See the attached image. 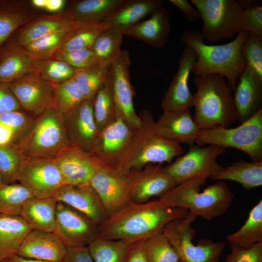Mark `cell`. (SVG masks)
Listing matches in <instances>:
<instances>
[{
    "mask_svg": "<svg viewBox=\"0 0 262 262\" xmlns=\"http://www.w3.org/2000/svg\"><path fill=\"white\" fill-rule=\"evenodd\" d=\"M188 212L184 208L163 206L157 200L131 201L99 225L98 237L142 241L162 232L168 223L185 217Z\"/></svg>",
    "mask_w": 262,
    "mask_h": 262,
    "instance_id": "6da1fadb",
    "label": "cell"
},
{
    "mask_svg": "<svg viewBox=\"0 0 262 262\" xmlns=\"http://www.w3.org/2000/svg\"><path fill=\"white\" fill-rule=\"evenodd\" d=\"M248 32L240 31L230 42L222 45H207L200 32L194 29L184 32L180 41L196 54L192 70L196 77L218 74L224 77L233 91L239 75L246 66L241 47Z\"/></svg>",
    "mask_w": 262,
    "mask_h": 262,
    "instance_id": "7a4b0ae2",
    "label": "cell"
},
{
    "mask_svg": "<svg viewBox=\"0 0 262 262\" xmlns=\"http://www.w3.org/2000/svg\"><path fill=\"white\" fill-rule=\"evenodd\" d=\"M204 176L191 178L177 185L157 200L163 206L181 208L208 220L225 213L230 207L234 194L225 182L220 180L200 192L207 180Z\"/></svg>",
    "mask_w": 262,
    "mask_h": 262,
    "instance_id": "3957f363",
    "label": "cell"
},
{
    "mask_svg": "<svg viewBox=\"0 0 262 262\" xmlns=\"http://www.w3.org/2000/svg\"><path fill=\"white\" fill-rule=\"evenodd\" d=\"M139 116L140 127L135 131L115 168L125 175H128L131 170H140L149 164H170L174 158L183 154L180 144L157 133L155 121L150 111L142 110Z\"/></svg>",
    "mask_w": 262,
    "mask_h": 262,
    "instance_id": "277c9868",
    "label": "cell"
},
{
    "mask_svg": "<svg viewBox=\"0 0 262 262\" xmlns=\"http://www.w3.org/2000/svg\"><path fill=\"white\" fill-rule=\"evenodd\" d=\"M193 118L199 129L215 126L229 128L238 120L232 89L223 76L210 74L195 77Z\"/></svg>",
    "mask_w": 262,
    "mask_h": 262,
    "instance_id": "5b68a950",
    "label": "cell"
},
{
    "mask_svg": "<svg viewBox=\"0 0 262 262\" xmlns=\"http://www.w3.org/2000/svg\"><path fill=\"white\" fill-rule=\"evenodd\" d=\"M72 145L63 115L51 106L34 118L31 128L16 147L28 159H54Z\"/></svg>",
    "mask_w": 262,
    "mask_h": 262,
    "instance_id": "8992f818",
    "label": "cell"
},
{
    "mask_svg": "<svg viewBox=\"0 0 262 262\" xmlns=\"http://www.w3.org/2000/svg\"><path fill=\"white\" fill-rule=\"evenodd\" d=\"M195 143L200 146L232 147L247 154L253 162L262 161V109L233 128L215 126L201 130Z\"/></svg>",
    "mask_w": 262,
    "mask_h": 262,
    "instance_id": "52a82bcc",
    "label": "cell"
},
{
    "mask_svg": "<svg viewBox=\"0 0 262 262\" xmlns=\"http://www.w3.org/2000/svg\"><path fill=\"white\" fill-rule=\"evenodd\" d=\"M196 217L189 211L185 217L168 223L162 232L175 249L180 262H219L227 243L202 239L194 244L192 241L195 231L191 224Z\"/></svg>",
    "mask_w": 262,
    "mask_h": 262,
    "instance_id": "ba28073f",
    "label": "cell"
},
{
    "mask_svg": "<svg viewBox=\"0 0 262 262\" xmlns=\"http://www.w3.org/2000/svg\"><path fill=\"white\" fill-rule=\"evenodd\" d=\"M203 21L200 32L212 43L234 38L239 30L243 10L235 0H191Z\"/></svg>",
    "mask_w": 262,
    "mask_h": 262,
    "instance_id": "9c48e42d",
    "label": "cell"
},
{
    "mask_svg": "<svg viewBox=\"0 0 262 262\" xmlns=\"http://www.w3.org/2000/svg\"><path fill=\"white\" fill-rule=\"evenodd\" d=\"M225 148L215 145L207 147L196 144L189 146L188 151L164 167V170L174 180L177 185L197 176L211 178L224 167L216 159L225 153Z\"/></svg>",
    "mask_w": 262,
    "mask_h": 262,
    "instance_id": "30bf717a",
    "label": "cell"
},
{
    "mask_svg": "<svg viewBox=\"0 0 262 262\" xmlns=\"http://www.w3.org/2000/svg\"><path fill=\"white\" fill-rule=\"evenodd\" d=\"M99 227L83 213L57 201L54 232L67 247L88 246L98 237Z\"/></svg>",
    "mask_w": 262,
    "mask_h": 262,
    "instance_id": "8fae6325",
    "label": "cell"
},
{
    "mask_svg": "<svg viewBox=\"0 0 262 262\" xmlns=\"http://www.w3.org/2000/svg\"><path fill=\"white\" fill-rule=\"evenodd\" d=\"M129 52L121 50L111 63L109 71L116 114L121 115L134 131L140 126V120L135 110L134 92L130 82Z\"/></svg>",
    "mask_w": 262,
    "mask_h": 262,
    "instance_id": "7c38bea8",
    "label": "cell"
},
{
    "mask_svg": "<svg viewBox=\"0 0 262 262\" xmlns=\"http://www.w3.org/2000/svg\"><path fill=\"white\" fill-rule=\"evenodd\" d=\"M89 184L99 197L109 217L131 201V181L128 175L115 168L102 166Z\"/></svg>",
    "mask_w": 262,
    "mask_h": 262,
    "instance_id": "4fadbf2b",
    "label": "cell"
},
{
    "mask_svg": "<svg viewBox=\"0 0 262 262\" xmlns=\"http://www.w3.org/2000/svg\"><path fill=\"white\" fill-rule=\"evenodd\" d=\"M17 181L38 198L53 197L65 185L62 174L53 159H27Z\"/></svg>",
    "mask_w": 262,
    "mask_h": 262,
    "instance_id": "5bb4252c",
    "label": "cell"
},
{
    "mask_svg": "<svg viewBox=\"0 0 262 262\" xmlns=\"http://www.w3.org/2000/svg\"><path fill=\"white\" fill-rule=\"evenodd\" d=\"M135 131L120 115L101 131L92 153L104 166L115 168L129 146Z\"/></svg>",
    "mask_w": 262,
    "mask_h": 262,
    "instance_id": "9a60e30c",
    "label": "cell"
},
{
    "mask_svg": "<svg viewBox=\"0 0 262 262\" xmlns=\"http://www.w3.org/2000/svg\"><path fill=\"white\" fill-rule=\"evenodd\" d=\"M131 201L145 203L154 196H162L177 185L161 164H149L140 170H131Z\"/></svg>",
    "mask_w": 262,
    "mask_h": 262,
    "instance_id": "2e32d148",
    "label": "cell"
},
{
    "mask_svg": "<svg viewBox=\"0 0 262 262\" xmlns=\"http://www.w3.org/2000/svg\"><path fill=\"white\" fill-rule=\"evenodd\" d=\"M21 109L34 117L53 106V84L33 72L8 84Z\"/></svg>",
    "mask_w": 262,
    "mask_h": 262,
    "instance_id": "e0dca14e",
    "label": "cell"
},
{
    "mask_svg": "<svg viewBox=\"0 0 262 262\" xmlns=\"http://www.w3.org/2000/svg\"><path fill=\"white\" fill-rule=\"evenodd\" d=\"M196 59L195 51L185 46L178 60V71L162 98L163 111H179L193 107L194 96L189 89L188 80Z\"/></svg>",
    "mask_w": 262,
    "mask_h": 262,
    "instance_id": "ac0fdd59",
    "label": "cell"
},
{
    "mask_svg": "<svg viewBox=\"0 0 262 262\" xmlns=\"http://www.w3.org/2000/svg\"><path fill=\"white\" fill-rule=\"evenodd\" d=\"M63 116L71 143L83 151L92 153L99 133L94 116L92 101L83 100Z\"/></svg>",
    "mask_w": 262,
    "mask_h": 262,
    "instance_id": "d6986e66",
    "label": "cell"
},
{
    "mask_svg": "<svg viewBox=\"0 0 262 262\" xmlns=\"http://www.w3.org/2000/svg\"><path fill=\"white\" fill-rule=\"evenodd\" d=\"M62 174L65 184L89 183L102 164L92 152L72 145L53 159Z\"/></svg>",
    "mask_w": 262,
    "mask_h": 262,
    "instance_id": "ffe728a7",
    "label": "cell"
},
{
    "mask_svg": "<svg viewBox=\"0 0 262 262\" xmlns=\"http://www.w3.org/2000/svg\"><path fill=\"white\" fill-rule=\"evenodd\" d=\"M53 197L83 213L99 226L108 217L99 197L89 183L65 184Z\"/></svg>",
    "mask_w": 262,
    "mask_h": 262,
    "instance_id": "44dd1931",
    "label": "cell"
},
{
    "mask_svg": "<svg viewBox=\"0 0 262 262\" xmlns=\"http://www.w3.org/2000/svg\"><path fill=\"white\" fill-rule=\"evenodd\" d=\"M233 91V100L240 123L262 109V80L249 66H246L239 75Z\"/></svg>",
    "mask_w": 262,
    "mask_h": 262,
    "instance_id": "7402d4cb",
    "label": "cell"
},
{
    "mask_svg": "<svg viewBox=\"0 0 262 262\" xmlns=\"http://www.w3.org/2000/svg\"><path fill=\"white\" fill-rule=\"evenodd\" d=\"M35 61L18 43L15 33L0 48V83L9 84L34 72Z\"/></svg>",
    "mask_w": 262,
    "mask_h": 262,
    "instance_id": "603a6c76",
    "label": "cell"
},
{
    "mask_svg": "<svg viewBox=\"0 0 262 262\" xmlns=\"http://www.w3.org/2000/svg\"><path fill=\"white\" fill-rule=\"evenodd\" d=\"M67 248L54 232L32 229L23 239L17 255L26 258L62 262Z\"/></svg>",
    "mask_w": 262,
    "mask_h": 262,
    "instance_id": "cb8c5ba5",
    "label": "cell"
},
{
    "mask_svg": "<svg viewBox=\"0 0 262 262\" xmlns=\"http://www.w3.org/2000/svg\"><path fill=\"white\" fill-rule=\"evenodd\" d=\"M155 130L166 139L189 146L194 144L200 130L190 109L164 111L155 121Z\"/></svg>",
    "mask_w": 262,
    "mask_h": 262,
    "instance_id": "d4e9b609",
    "label": "cell"
},
{
    "mask_svg": "<svg viewBox=\"0 0 262 262\" xmlns=\"http://www.w3.org/2000/svg\"><path fill=\"white\" fill-rule=\"evenodd\" d=\"M80 23L65 9L59 13L40 15L16 32L18 43L22 47L47 34L72 30Z\"/></svg>",
    "mask_w": 262,
    "mask_h": 262,
    "instance_id": "484cf974",
    "label": "cell"
},
{
    "mask_svg": "<svg viewBox=\"0 0 262 262\" xmlns=\"http://www.w3.org/2000/svg\"><path fill=\"white\" fill-rule=\"evenodd\" d=\"M171 29V19L167 10L163 6L143 21L127 30V35L156 49H161L167 42Z\"/></svg>",
    "mask_w": 262,
    "mask_h": 262,
    "instance_id": "4316f807",
    "label": "cell"
},
{
    "mask_svg": "<svg viewBox=\"0 0 262 262\" xmlns=\"http://www.w3.org/2000/svg\"><path fill=\"white\" fill-rule=\"evenodd\" d=\"M38 15L31 0H0V48L13 34Z\"/></svg>",
    "mask_w": 262,
    "mask_h": 262,
    "instance_id": "83f0119b",
    "label": "cell"
},
{
    "mask_svg": "<svg viewBox=\"0 0 262 262\" xmlns=\"http://www.w3.org/2000/svg\"><path fill=\"white\" fill-rule=\"evenodd\" d=\"M163 0H130L123 4L104 22L110 28L124 33L151 16L163 6Z\"/></svg>",
    "mask_w": 262,
    "mask_h": 262,
    "instance_id": "f1b7e54d",
    "label": "cell"
},
{
    "mask_svg": "<svg viewBox=\"0 0 262 262\" xmlns=\"http://www.w3.org/2000/svg\"><path fill=\"white\" fill-rule=\"evenodd\" d=\"M126 0H75L67 2L66 9L82 24L104 22Z\"/></svg>",
    "mask_w": 262,
    "mask_h": 262,
    "instance_id": "f546056e",
    "label": "cell"
},
{
    "mask_svg": "<svg viewBox=\"0 0 262 262\" xmlns=\"http://www.w3.org/2000/svg\"><path fill=\"white\" fill-rule=\"evenodd\" d=\"M57 200L33 196L23 205L20 216L32 229L54 232Z\"/></svg>",
    "mask_w": 262,
    "mask_h": 262,
    "instance_id": "4dcf8cb0",
    "label": "cell"
},
{
    "mask_svg": "<svg viewBox=\"0 0 262 262\" xmlns=\"http://www.w3.org/2000/svg\"><path fill=\"white\" fill-rule=\"evenodd\" d=\"M32 230L20 215L0 213V257L17 254L25 236Z\"/></svg>",
    "mask_w": 262,
    "mask_h": 262,
    "instance_id": "1f68e13d",
    "label": "cell"
},
{
    "mask_svg": "<svg viewBox=\"0 0 262 262\" xmlns=\"http://www.w3.org/2000/svg\"><path fill=\"white\" fill-rule=\"evenodd\" d=\"M214 180H229L240 183L249 190L262 185V161L247 162L239 160L233 162L228 167L212 177Z\"/></svg>",
    "mask_w": 262,
    "mask_h": 262,
    "instance_id": "d6a6232c",
    "label": "cell"
},
{
    "mask_svg": "<svg viewBox=\"0 0 262 262\" xmlns=\"http://www.w3.org/2000/svg\"><path fill=\"white\" fill-rule=\"evenodd\" d=\"M34 118L22 109L0 115V146H16L31 128Z\"/></svg>",
    "mask_w": 262,
    "mask_h": 262,
    "instance_id": "836d02e7",
    "label": "cell"
},
{
    "mask_svg": "<svg viewBox=\"0 0 262 262\" xmlns=\"http://www.w3.org/2000/svg\"><path fill=\"white\" fill-rule=\"evenodd\" d=\"M229 244L248 249L262 241V200L250 210L244 224L236 232L227 236Z\"/></svg>",
    "mask_w": 262,
    "mask_h": 262,
    "instance_id": "e575fe53",
    "label": "cell"
},
{
    "mask_svg": "<svg viewBox=\"0 0 262 262\" xmlns=\"http://www.w3.org/2000/svg\"><path fill=\"white\" fill-rule=\"evenodd\" d=\"M134 243L98 237L87 246L94 262H126Z\"/></svg>",
    "mask_w": 262,
    "mask_h": 262,
    "instance_id": "d590c367",
    "label": "cell"
},
{
    "mask_svg": "<svg viewBox=\"0 0 262 262\" xmlns=\"http://www.w3.org/2000/svg\"><path fill=\"white\" fill-rule=\"evenodd\" d=\"M111 64L98 63L78 69L74 80L84 99L92 101L96 93L107 79Z\"/></svg>",
    "mask_w": 262,
    "mask_h": 262,
    "instance_id": "8d00e7d4",
    "label": "cell"
},
{
    "mask_svg": "<svg viewBox=\"0 0 262 262\" xmlns=\"http://www.w3.org/2000/svg\"><path fill=\"white\" fill-rule=\"evenodd\" d=\"M92 103L94 118L100 132L116 116L110 71L107 80L96 93Z\"/></svg>",
    "mask_w": 262,
    "mask_h": 262,
    "instance_id": "74e56055",
    "label": "cell"
},
{
    "mask_svg": "<svg viewBox=\"0 0 262 262\" xmlns=\"http://www.w3.org/2000/svg\"><path fill=\"white\" fill-rule=\"evenodd\" d=\"M77 27L42 36L23 47L35 60L51 58L68 41Z\"/></svg>",
    "mask_w": 262,
    "mask_h": 262,
    "instance_id": "f35d334b",
    "label": "cell"
},
{
    "mask_svg": "<svg viewBox=\"0 0 262 262\" xmlns=\"http://www.w3.org/2000/svg\"><path fill=\"white\" fill-rule=\"evenodd\" d=\"M124 33L109 28L98 37L91 47L98 63L111 64L119 54Z\"/></svg>",
    "mask_w": 262,
    "mask_h": 262,
    "instance_id": "ab89813d",
    "label": "cell"
},
{
    "mask_svg": "<svg viewBox=\"0 0 262 262\" xmlns=\"http://www.w3.org/2000/svg\"><path fill=\"white\" fill-rule=\"evenodd\" d=\"M34 196L20 183L3 184L0 187V213L20 215L24 203Z\"/></svg>",
    "mask_w": 262,
    "mask_h": 262,
    "instance_id": "60d3db41",
    "label": "cell"
},
{
    "mask_svg": "<svg viewBox=\"0 0 262 262\" xmlns=\"http://www.w3.org/2000/svg\"><path fill=\"white\" fill-rule=\"evenodd\" d=\"M77 70L67 63L52 57L36 60L34 72L44 81L58 84L73 78Z\"/></svg>",
    "mask_w": 262,
    "mask_h": 262,
    "instance_id": "b9f144b4",
    "label": "cell"
},
{
    "mask_svg": "<svg viewBox=\"0 0 262 262\" xmlns=\"http://www.w3.org/2000/svg\"><path fill=\"white\" fill-rule=\"evenodd\" d=\"M141 249L147 262H177L178 256L163 233L140 241Z\"/></svg>",
    "mask_w": 262,
    "mask_h": 262,
    "instance_id": "7bdbcfd3",
    "label": "cell"
},
{
    "mask_svg": "<svg viewBox=\"0 0 262 262\" xmlns=\"http://www.w3.org/2000/svg\"><path fill=\"white\" fill-rule=\"evenodd\" d=\"M27 158L14 146H0V172L3 184L16 182Z\"/></svg>",
    "mask_w": 262,
    "mask_h": 262,
    "instance_id": "ee69618b",
    "label": "cell"
},
{
    "mask_svg": "<svg viewBox=\"0 0 262 262\" xmlns=\"http://www.w3.org/2000/svg\"><path fill=\"white\" fill-rule=\"evenodd\" d=\"M84 100L74 77L53 84V106L63 115Z\"/></svg>",
    "mask_w": 262,
    "mask_h": 262,
    "instance_id": "f6af8a7d",
    "label": "cell"
},
{
    "mask_svg": "<svg viewBox=\"0 0 262 262\" xmlns=\"http://www.w3.org/2000/svg\"><path fill=\"white\" fill-rule=\"evenodd\" d=\"M109 28L105 22L80 23L61 49L71 51L91 48L99 35Z\"/></svg>",
    "mask_w": 262,
    "mask_h": 262,
    "instance_id": "bcb514c9",
    "label": "cell"
},
{
    "mask_svg": "<svg viewBox=\"0 0 262 262\" xmlns=\"http://www.w3.org/2000/svg\"><path fill=\"white\" fill-rule=\"evenodd\" d=\"M241 53L246 66L262 80V37L248 33L242 45Z\"/></svg>",
    "mask_w": 262,
    "mask_h": 262,
    "instance_id": "7dc6e473",
    "label": "cell"
},
{
    "mask_svg": "<svg viewBox=\"0 0 262 262\" xmlns=\"http://www.w3.org/2000/svg\"><path fill=\"white\" fill-rule=\"evenodd\" d=\"M52 58L64 62L77 69L88 67L98 63L91 48L71 51L60 49Z\"/></svg>",
    "mask_w": 262,
    "mask_h": 262,
    "instance_id": "c3c4849f",
    "label": "cell"
},
{
    "mask_svg": "<svg viewBox=\"0 0 262 262\" xmlns=\"http://www.w3.org/2000/svg\"><path fill=\"white\" fill-rule=\"evenodd\" d=\"M239 30L262 37V6L256 5L243 9L239 20Z\"/></svg>",
    "mask_w": 262,
    "mask_h": 262,
    "instance_id": "681fc988",
    "label": "cell"
},
{
    "mask_svg": "<svg viewBox=\"0 0 262 262\" xmlns=\"http://www.w3.org/2000/svg\"><path fill=\"white\" fill-rule=\"evenodd\" d=\"M230 253L225 262H262V241L248 249L229 244Z\"/></svg>",
    "mask_w": 262,
    "mask_h": 262,
    "instance_id": "f907efd6",
    "label": "cell"
},
{
    "mask_svg": "<svg viewBox=\"0 0 262 262\" xmlns=\"http://www.w3.org/2000/svg\"><path fill=\"white\" fill-rule=\"evenodd\" d=\"M22 109L8 84L0 83V115Z\"/></svg>",
    "mask_w": 262,
    "mask_h": 262,
    "instance_id": "816d5d0a",
    "label": "cell"
},
{
    "mask_svg": "<svg viewBox=\"0 0 262 262\" xmlns=\"http://www.w3.org/2000/svg\"><path fill=\"white\" fill-rule=\"evenodd\" d=\"M62 262H94L87 246L67 247Z\"/></svg>",
    "mask_w": 262,
    "mask_h": 262,
    "instance_id": "f5cc1de1",
    "label": "cell"
},
{
    "mask_svg": "<svg viewBox=\"0 0 262 262\" xmlns=\"http://www.w3.org/2000/svg\"><path fill=\"white\" fill-rule=\"evenodd\" d=\"M170 2L180 10L188 22L191 23L200 18V14L187 0H170Z\"/></svg>",
    "mask_w": 262,
    "mask_h": 262,
    "instance_id": "db71d44e",
    "label": "cell"
},
{
    "mask_svg": "<svg viewBox=\"0 0 262 262\" xmlns=\"http://www.w3.org/2000/svg\"><path fill=\"white\" fill-rule=\"evenodd\" d=\"M126 262H147L142 252L140 241L133 243Z\"/></svg>",
    "mask_w": 262,
    "mask_h": 262,
    "instance_id": "11a10c76",
    "label": "cell"
},
{
    "mask_svg": "<svg viewBox=\"0 0 262 262\" xmlns=\"http://www.w3.org/2000/svg\"><path fill=\"white\" fill-rule=\"evenodd\" d=\"M67 1L65 0H47L45 10L52 14L64 11Z\"/></svg>",
    "mask_w": 262,
    "mask_h": 262,
    "instance_id": "9f6ffc18",
    "label": "cell"
},
{
    "mask_svg": "<svg viewBox=\"0 0 262 262\" xmlns=\"http://www.w3.org/2000/svg\"><path fill=\"white\" fill-rule=\"evenodd\" d=\"M5 262H50L40 260L26 258L17 254L13 255L6 259Z\"/></svg>",
    "mask_w": 262,
    "mask_h": 262,
    "instance_id": "6f0895ef",
    "label": "cell"
},
{
    "mask_svg": "<svg viewBox=\"0 0 262 262\" xmlns=\"http://www.w3.org/2000/svg\"><path fill=\"white\" fill-rule=\"evenodd\" d=\"M242 9H245L253 7L257 4L256 0H237Z\"/></svg>",
    "mask_w": 262,
    "mask_h": 262,
    "instance_id": "680465c9",
    "label": "cell"
},
{
    "mask_svg": "<svg viewBox=\"0 0 262 262\" xmlns=\"http://www.w3.org/2000/svg\"><path fill=\"white\" fill-rule=\"evenodd\" d=\"M47 0H31V3L33 6L38 9H44L46 7Z\"/></svg>",
    "mask_w": 262,
    "mask_h": 262,
    "instance_id": "91938a15",
    "label": "cell"
},
{
    "mask_svg": "<svg viewBox=\"0 0 262 262\" xmlns=\"http://www.w3.org/2000/svg\"><path fill=\"white\" fill-rule=\"evenodd\" d=\"M3 184L1 177V175L0 172V187Z\"/></svg>",
    "mask_w": 262,
    "mask_h": 262,
    "instance_id": "94428289",
    "label": "cell"
},
{
    "mask_svg": "<svg viewBox=\"0 0 262 262\" xmlns=\"http://www.w3.org/2000/svg\"><path fill=\"white\" fill-rule=\"evenodd\" d=\"M6 259L0 257V262H5Z\"/></svg>",
    "mask_w": 262,
    "mask_h": 262,
    "instance_id": "6125c7cd",
    "label": "cell"
},
{
    "mask_svg": "<svg viewBox=\"0 0 262 262\" xmlns=\"http://www.w3.org/2000/svg\"><path fill=\"white\" fill-rule=\"evenodd\" d=\"M180 262V261H179V262Z\"/></svg>",
    "mask_w": 262,
    "mask_h": 262,
    "instance_id": "be15d7a7",
    "label": "cell"
}]
</instances>
